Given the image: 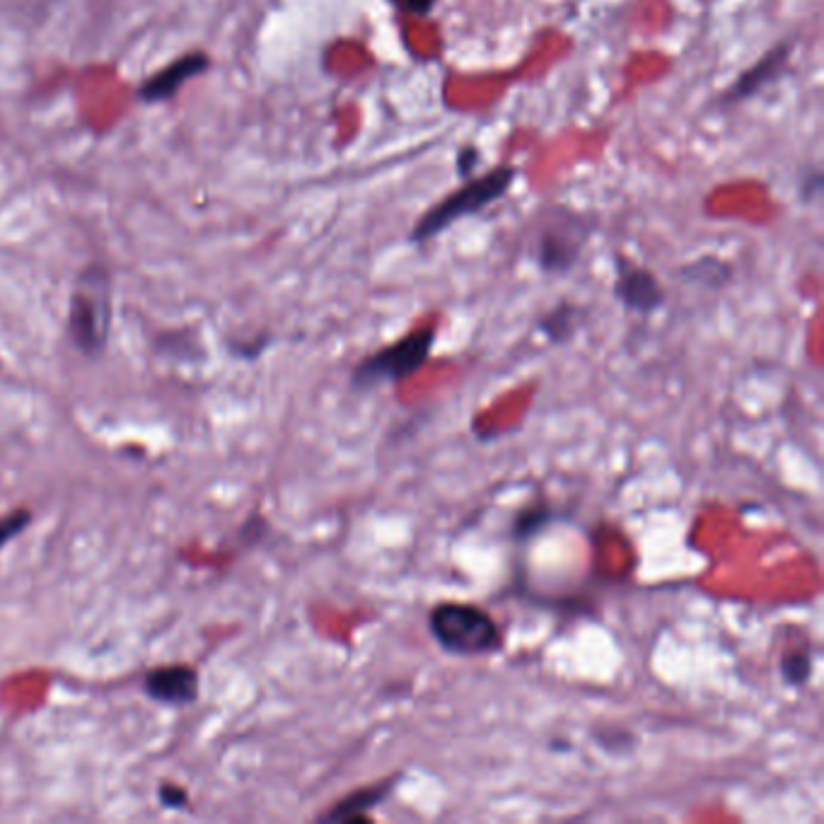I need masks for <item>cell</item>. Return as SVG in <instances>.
Listing matches in <instances>:
<instances>
[{
	"instance_id": "6da1fadb",
	"label": "cell",
	"mask_w": 824,
	"mask_h": 824,
	"mask_svg": "<svg viewBox=\"0 0 824 824\" xmlns=\"http://www.w3.org/2000/svg\"><path fill=\"white\" fill-rule=\"evenodd\" d=\"M428 631L448 655L489 658L501 653L503 626L472 602H438L428 612Z\"/></svg>"
},
{
	"instance_id": "7a4b0ae2",
	"label": "cell",
	"mask_w": 824,
	"mask_h": 824,
	"mask_svg": "<svg viewBox=\"0 0 824 824\" xmlns=\"http://www.w3.org/2000/svg\"><path fill=\"white\" fill-rule=\"evenodd\" d=\"M518 179V170L513 165H498L479 177H469L460 189L448 194L443 201L436 204L431 211H426L421 220L409 232V242L423 245V242L438 237L440 232L455 225L457 220L467 216H477L484 208H489L510 192Z\"/></svg>"
},
{
	"instance_id": "3957f363",
	"label": "cell",
	"mask_w": 824,
	"mask_h": 824,
	"mask_svg": "<svg viewBox=\"0 0 824 824\" xmlns=\"http://www.w3.org/2000/svg\"><path fill=\"white\" fill-rule=\"evenodd\" d=\"M436 327H416L402 339L378 348L351 370L353 392H373L380 387H397L414 378L428 363L436 346Z\"/></svg>"
},
{
	"instance_id": "277c9868",
	"label": "cell",
	"mask_w": 824,
	"mask_h": 824,
	"mask_svg": "<svg viewBox=\"0 0 824 824\" xmlns=\"http://www.w3.org/2000/svg\"><path fill=\"white\" fill-rule=\"evenodd\" d=\"M68 329H71L73 344L83 353L97 356L102 351L109 332L107 286H102L100 290L97 281L95 290H88L85 283L76 290L71 300V322H68Z\"/></svg>"
},
{
	"instance_id": "5b68a950",
	"label": "cell",
	"mask_w": 824,
	"mask_h": 824,
	"mask_svg": "<svg viewBox=\"0 0 824 824\" xmlns=\"http://www.w3.org/2000/svg\"><path fill=\"white\" fill-rule=\"evenodd\" d=\"M612 295L619 300L622 307L631 315L651 317L658 310H663L668 303L665 288L658 281L653 271L634 264L631 259L617 254L614 257V283Z\"/></svg>"
},
{
	"instance_id": "8992f818",
	"label": "cell",
	"mask_w": 824,
	"mask_h": 824,
	"mask_svg": "<svg viewBox=\"0 0 824 824\" xmlns=\"http://www.w3.org/2000/svg\"><path fill=\"white\" fill-rule=\"evenodd\" d=\"M211 68V56L204 51H192L184 54L179 58H174L170 66L162 68L155 76H150L146 83L138 88V97H141L143 104H155V102H167L172 100L177 92L187 85V80L206 73Z\"/></svg>"
},
{
	"instance_id": "52a82bcc",
	"label": "cell",
	"mask_w": 824,
	"mask_h": 824,
	"mask_svg": "<svg viewBox=\"0 0 824 824\" xmlns=\"http://www.w3.org/2000/svg\"><path fill=\"white\" fill-rule=\"evenodd\" d=\"M793 49H796V44L791 39L776 44L774 49L764 54L757 63L750 66L745 73H740V78L735 80L733 85H730V90L723 95V104L745 102V100L757 95V92H762L767 85H771L776 78H781L788 61H791Z\"/></svg>"
},
{
	"instance_id": "ba28073f",
	"label": "cell",
	"mask_w": 824,
	"mask_h": 824,
	"mask_svg": "<svg viewBox=\"0 0 824 824\" xmlns=\"http://www.w3.org/2000/svg\"><path fill=\"white\" fill-rule=\"evenodd\" d=\"M399 781H402V774H392V776H387V779H380V781L370 784V786L356 788V791L344 796L341 800H336V803L327 812H324V815H320V820L322 822L365 820L370 812L378 810L382 803H387Z\"/></svg>"
},
{
	"instance_id": "9c48e42d",
	"label": "cell",
	"mask_w": 824,
	"mask_h": 824,
	"mask_svg": "<svg viewBox=\"0 0 824 824\" xmlns=\"http://www.w3.org/2000/svg\"><path fill=\"white\" fill-rule=\"evenodd\" d=\"M143 689L155 701L184 706L199 696V672L189 665H167L150 670L143 680Z\"/></svg>"
},
{
	"instance_id": "30bf717a",
	"label": "cell",
	"mask_w": 824,
	"mask_h": 824,
	"mask_svg": "<svg viewBox=\"0 0 824 824\" xmlns=\"http://www.w3.org/2000/svg\"><path fill=\"white\" fill-rule=\"evenodd\" d=\"M585 235L571 237V232L547 230L537 242L535 259L539 269L547 276H566L580 259Z\"/></svg>"
},
{
	"instance_id": "8fae6325",
	"label": "cell",
	"mask_w": 824,
	"mask_h": 824,
	"mask_svg": "<svg viewBox=\"0 0 824 824\" xmlns=\"http://www.w3.org/2000/svg\"><path fill=\"white\" fill-rule=\"evenodd\" d=\"M556 520V508L549 501H535L525 508H520L513 525H510V539L513 542H530L535 539L539 532L547 530Z\"/></svg>"
},
{
	"instance_id": "7c38bea8",
	"label": "cell",
	"mask_w": 824,
	"mask_h": 824,
	"mask_svg": "<svg viewBox=\"0 0 824 824\" xmlns=\"http://www.w3.org/2000/svg\"><path fill=\"white\" fill-rule=\"evenodd\" d=\"M580 315H583V312H580V307H576L573 303H559L556 307H552L547 315L539 317L537 332L549 344H566L573 339Z\"/></svg>"
},
{
	"instance_id": "4fadbf2b",
	"label": "cell",
	"mask_w": 824,
	"mask_h": 824,
	"mask_svg": "<svg viewBox=\"0 0 824 824\" xmlns=\"http://www.w3.org/2000/svg\"><path fill=\"white\" fill-rule=\"evenodd\" d=\"M779 672L786 687H791V689L808 687V682L812 680V675H815V655H812L808 646L788 648V651L781 653Z\"/></svg>"
},
{
	"instance_id": "5bb4252c",
	"label": "cell",
	"mask_w": 824,
	"mask_h": 824,
	"mask_svg": "<svg viewBox=\"0 0 824 824\" xmlns=\"http://www.w3.org/2000/svg\"><path fill=\"white\" fill-rule=\"evenodd\" d=\"M680 276L684 278L687 283H694V286H701V288H723L730 276H733V269H730V264L716 259V257H704L699 262H692L684 266V269L680 271Z\"/></svg>"
},
{
	"instance_id": "9a60e30c",
	"label": "cell",
	"mask_w": 824,
	"mask_h": 824,
	"mask_svg": "<svg viewBox=\"0 0 824 824\" xmlns=\"http://www.w3.org/2000/svg\"><path fill=\"white\" fill-rule=\"evenodd\" d=\"M30 510H15V513L0 518V547H5L10 539L18 537L30 525Z\"/></svg>"
},
{
	"instance_id": "2e32d148",
	"label": "cell",
	"mask_w": 824,
	"mask_h": 824,
	"mask_svg": "<svg viewBox=\"0 0 824 824\" xmlns=\"http://www.w3.org/2000/svg\"><path fill=\"white\" fill-rule=\"evenodd\" d=\"M479 162H481V150L477 146L467 143V146H462L457 150V162H455V165H457L460 177H464V179L474 177V172H477Z\"/></svg>"
},
{
	"instance_id": "e0dca14e",
	"label": "cell",
	"mask_w": 824,
	"mask_h": 824,
	"mask_svg": "<svg viewBox=\"0 0 824 824\" xmlns=\"http://www.w3.org/2000/svg\"><path fill=\"white\" fill-rule=\"evenodd\" d=\"M394 5H397L399 10H404V13H411V15H431L433 8L438 0H392Z\"/></svg>"
},
{
	"instance_id": "ac0fdd59",
	"label": "cell",
	"mask_w": 824,
	"mask_h": 824,
	"mask_svg": "<svg viewBox=\"0 0 824 824\" xmlns=\"http://www.w3.org/2000/svg\"><path fill=\"white\" fill-rule=\"evenodd\" d=\"M160 800L165 808H184L187 805V793L182 791L177 786H162L160 788Z\"/></svg>"
},
{
	"instance_id": "d6986e66",
	"label": "cell",
	"mask_w": 824,
	"mask_h": 824,
	"mask_svg": "<svg viewBox=\"0 0 824 824\" xmlns=\"http://www.w3.org/2000/svg\"><path fill=\"white\" fill-rule=\"evenodd\" d=\"M820 189H822V174L815 170L810 174V177H805V184H803V189H800V196H803L805 201H810V199H815Z\"/></svg>"
}]
</instances>
